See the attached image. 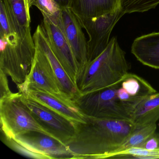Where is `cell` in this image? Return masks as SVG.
Wrapping results in <instances>:
<instances>
[{
  "instance_id": "obj_18",
  "label": "cell",
  "mask_w": 159,
  "mask_h": 159,
  "mask_svg": "<svg viewBox=\"0 0 159 159\" xmlns=\"http://www.w3.org/2000/svg\"><path fill=\"white\" fill-rule=\"evenodd\" d=\"M156 128V123L142 127H137L124 143L108 156L107 159L111 158L124 151L140 147L150 137L155 133Z\"/></svg>"
},
{
  "instance_id": "obj_14",
  "label": "cell",
  "mask_w": 159,
  "mask_h": 159,
  "mask_svg": "<svg viewBox=\"0 0 159 159\" xmlns=\"http://www.w3.org/2000/svg\"><path fill=\"white\" fill-rule=\"evenodd\" d=\"M131 52L143 65L159 69V32L136 38L132 44Z\"/></svg>"
},
{
  "instance_id": "obj_13",
  "label": "cell",
  "mask_w": 159,
  "mask_h": 159,
  "mask_svg": "<svg viewBox=\"0 0 159 159\" xmlns=\"http://www.w3.org/2000/svg\"><path fill=\"white\" fill-rule=\"evenodd\" d=\"M16 32L20 40V46L32 52L36 44L31 35L30 10L25 0H5Z\"/></svg>"
},
{
  "instance_id": "obj_20",
  "label": "cell",
  "mask_w": 159,
  "mask_h": 159,
  "mask_svg": "<svg viewBox=\"0 0 159 159\" xmlns=\"http://www.w3.org/2000/svg\"><path fill=\"white\" fill-rule=\"evenodd\" d=\"M33 6L37 7L43 16H45L52 22L58 25L63 9L54 0H35Z\"/></svg>"
},
{
  "instance_id": "obj_22",
  "label": "cell",
  "mask_w": 159,
  "mask_h": 159,
  "mask_svg": "<svg viewBox=\"0 0 159 159\" xmlns=\"http://www.w3.org/2000/svg\"><path fill=\"white\" fill-rule=\"evenodd\" d=\"M139 148L149 150L159 149V134L154 133Z\"/></svg>"
},
{
  "instance_id": "obj_3",
  "label": "cell",
  "mask_w": 159,
  "mask_h": 159,
  "mask_svg": "<svg viewBox=\"0 0 159 159\" xmlns=\"http://www.w3.org/2000/svg\"><path fill=\"white\" fill-rule=\"evenodd\" d=\"M120 83L99 91L80 94L72 101L86 116L130 121L131 112L117 95V88Z\"/></svg>"
},
{
  "instance_id": "obj_21",
  "label": "cell",
  "mask_w": 159,
  "mask_h": 159,
  "mask_svg": "<svg viewBox=\"0 0 159 159\" xmlns=\"http://www.w3.org/2000/svg\"><path fill=\"white\" fill-rule=\"evenodd\" d=\"M2 138V141H3V143H5L7 146L15 151L22 155L29 158H34V159H47L46 157L43 155L34 153L29 150L25 148V147L17 143L13 139L9 138L4 135H3Z\"/></svg>"
},
{
  "instance_id": "obj_10",
  "label": "cell",
  "mask_w": 159,
  "mask_h": 159,
  "mask_svg": "<svg viewBox=\"0 0 159 159\" xmlns=\"http://www.w3.org/2000/svg\"><path fill=\"white\" fill-rule=\"evenodd\" d=\"M57 25L71 48L79 65L80 73L88 63V59L87 42L80 20L70 9L64 8Z\"/></svg>"
},
{
  "instance_id": "obj_25",
  "label": "cell",
  "mask_w": 159,
  "mask_h": 159,
  "mask_svg": "<svg viewBox=\"0 0 159 159\" xmlns=\"http://www.w3.org/2000/svg\"><path fill=\"white\" fill-rule=\"evenodd\" d=\"M35 0H25L26 4L28 8L30 10V8L33 6V2Z\"/></svg>"
},
{
  "instance_id": "obj_26",
  "label": "cell",
  "mask_w": 159,
  "mask_h": 159,
  "mask_svg": "<svg viewBox=\"0 0 159 159\" xmlns=\"http://www.w3.org/2000/svg\"><path fill=\"white\" fill-rule=\"evenodd\" d=\"M158 125H159V124H158Z\"/></svg>"
},
{
  "instance_id": "obj_17",
  "label": "cell",
  "mask_w": 159,
  "mask_h": 159,
  "mask_svg": "<svg viewBox=\"0 0 159 159\" xmlns=\"http://www.w3.org/2000/svg\"><path fill=\"white\" fill-rule=\"evenodd\" d=\"M121 86L129 94L137 107L149 96L157 92L148 81L132 73H128L125 77Z\"/></svg>"
},
{
  "instance_id": "obj_23",
  "label": "cell",
  "mask_w": 159,
  "mask_h": 159,
  "mask_svg": "<svg viewBox=\"0 0 159 159\" xmlns=\"http://www.w3.org/2000/svg\"><path fill=\"white\" fill-rule=\"evenodd\" d=\"M0 82H1V98H3L9 96L13 93L10 90L8 84L7 75L2 71H0Z\"/></svg>"
},
{
  "instance_id": "obj_1",
  "label": "cell",
  "mask_w": 159,
  "mask_h": 159,
  "mask_svg": "<svg viewBox=\"0 0 159 159\" xmlns=\"http://www.w3.org/2000/svg\"><path fill=\"white\" fill-rule=\"evenodd\" d=\"M137 128L131 121L87 116L66 146L72 159H107Z\"/></svg>"
},
{
  "instance_id": "obj_19",
  "label": "cell",
  "mask_w": 159,
  "mask_h": 159,
  "mask_svg": "<svg viewBox=\"0 0 159 159\" xmlns=\"http://www.w3.org/2000/svg\"><path fill=\"white\" fill-rule=\"evenodd\" d=\"M159 0H120V7L125 14L148 11L156 8Z\"/></svg>"
},
{
  "instance_id": "obj_4",
  "label": "cell",
  "mask_w": 159,
  "mask_h": 159,
  "mask_svg": "<svg viewBox=\"0 0 159 159\" xmlns=\"http://www.w3.org/2000/svg\"><path fill=\"white\" fill-rule=\"evenodd\" d=\"M20 94L19 92L13 93L9 96L0 98L2 134L9 138L13 139L30 131H37L53 137L22 102Z\"/></svg>"
},
{
  "instance_id": "obj_9",
  "label": "cell",
  "mask_w": 159,
  "mask_h": 159,
  "mask_svg": "<svg viewBox=\"0 0 159 159\" xmlns=\"http://www.w3.org/2000/svg\"><path fill=\"white\" fill-rule=\"evenodd\" d=\"M13 139L29 150L43 155L47 159L73 158L66 145L41 132L30 131Z\"/></svg>"
},
{
  "instance_id": "obj_8",
  "label": "cell",
  "mask_w": 159,
  "mask_h": 159,
  "mask_svg": "<svg viewBox=\"0 0 159 159\" xmlns=\"http://www.w3.org/2000/svg\"><path fill=\"white\" fill-rule=\"evenodd\" d=\"M44 28L51 49L54 54L77 85L80 67L69 44L58 25L43 15Z\"/></svg>"
},
{
  "instance_id": "obj_2",
  "label": "cell",
  "mask_w": 159,
  "mask_h": 159,
  "mask_svg": "<svg viewBox=\"0 0 159 159\" xmlns=\"http://www.w3.org/2000/svg\"><path fill=\"white\" fill-rule=\"evenodd\" d=\"M129 69L125 53L112 37L106 50L88 62L79 74L77 86L80 94L110 87L123 80Z\"/></svg>"
},
{
  "instance_id": "obj_24",
  "label": "cell",
  "mask_w": 159,
  "mask_h": 159,
  "mask_svg": "<svg viewBox=\"0 0 159 159\" xmlns=\"http://www.w3.org/2000/svg\"><path fill=\"white\" fill-rule=\"evenodd\" d=\"M54 1L62 9L68 8L69 0H54Z\"/></svg>"
},
{
  "instance_id": "obj_11",
  "label": "cell",
  "mask_w": 159,
  "mask_h": 159,
  "mask_svg": "<svg viewBox=\"0 0 159 159\" xmlns=\"http://www.w3.org/2000/svg\"><path fill=\"white\" fill-rule=\"evenodd\" d=\"M20 93L60 114L72 122L76 127L86 122L87 116L78 109L73 102L62 100L35 88H28Z\"/></svg>"
},
{
  "instance_id": "obj_15",
  "label": "cell",
  "mask_w": 159,
  "mask_h": 159,
  "mask_svg": "<svg viewBox=\"0 0 159 159\" xmlns=\"http://www.w3.org/2000/svg\"><path fill=\"white\" fill-rule=\"evenodd\" d=\"M120 0H69L68 8L80 19H93L116 11Z\"/></svg>"
},
{
  "instance_id": "obj_12",
  "label": "cell",
  "mask_w": 159,
  "mask_h": 159,
  "mask_svg": "<svg viewBox=\"0 0 159 159\" xmlns=\"http://www.w3.org/2000/svg\"><path fill=\"white\" fill-rule=\"evenodd\" d=\"M33 38L35 43L40 46L49 59L62 92L73 101L80 93L76 84L70 79L54 54L43 25L37 27Z\"/></svg>"
},
{
  "instance_id": "obj_16",
  "label": "cell",
  "mask_w": 159,
  "mask_h": 159,
  "mask_svg": "<svg viewBox=\"0 0 159 159\" xmlns=\"http://www.w3.org/2000/svg\"><path fill=\"white\" fill-rule=\"evenodd\" d=\"M159 120V93L156 92L139 103L132 113L130 121L137 127H140Z\"/></svg>"
},
{
  "instance_id": "obj_7",
  "label": "cell",
  "mask_w": 159,
  "mask_h": 159,
  "mask_svg": "<svg viewBox=\"0 0 159 159\" xmlns=\"http://www.w3.org/2000/svg\"><path fill=\"white\" fill-rule=\"evenodd\" d=\"M20 93L21 101L32 112L39 123L55 139L66 145L75 135V125L60 114Z\"/></svg>"
},
{
  "instance_id": "obj_6",
  "label": "cell",
  "mask_w": 159,
  "mask_h": 159,
  "mask_svg": "<svg viewBox=\"0 0 159 159\" xmlns=\"http://www.w3.org/2000/svg\"><path fill=\"white\" fill-rule=\"evenodd\" d=\"M124 14L120 7L116 11L97 18L79 19L82 27L85 30L89 37L87 42L88 63L106 50L109 43L112 30Z\"/></svg>"
},
{
  "instance_id": "obj_5",
  "label": "cell",
  "mask_w": 159,
  "mask_h": 159,
  "mask_svg": "<svg viewBox=\"0 0 159 159\" xmlns=\"http://www.w3.org/2000/svg\"><path fill=\"white\" fill-rule=\"evenodd\" d=\"M35 43L36 52L30 71L23 83L16 84L19 92L28 88H35L62 100L73 102L62 92L47 56L40 46Z\"/></svg>"
}]
</instances>
